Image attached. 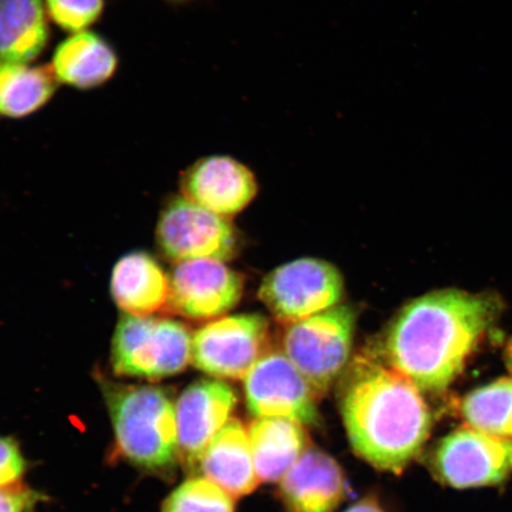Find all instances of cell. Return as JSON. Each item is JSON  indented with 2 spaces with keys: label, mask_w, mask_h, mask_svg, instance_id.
<instances>
[{
  "label": "cell",
  "mask_w": 512,
  "mask_h": 512,
  "mask_svg": "<svg viewBox=\"0 0 512 512\" xmlns=\"http://www.w3.org/2000/svg\"><path fill=\"white\" fill-rule=\"evenodd\" d=\"M495 316L492 300L443 290L407 304L390 325L384 351L390 367L424 392H444Z\"/></svg>",
  "instance_id": "obj_1"
},
{
  "label": "cell",
  "mask_w": 512,
  "mask_h": 512,
  "mask_svg": "<svg viewBox=\"0 0 512 512\" xmlns=\"http://www.w3.org/2000/svg\"><path fill=\"white\" fill-rule=\"evenodd\" d=\"M341 396L352 448L376 469L401 473L419 456L432 430L421 390L393 367L360 358Z\"/></svg>",
  "instance_id": "obj_2"
},
{
  "label": "cell",
  "mask_w": 512,
  "mask_h": 512,
  "mask_svg": "<svg viewBox=\"0 0 512 512\" xmlns=\"http://www.w3.org/2000/svg\"><path fill=\"white\" fill-rule=\"evenodd\" d=\"M105 395L121 454L146 470L174 465L178 431L176 403L169 393L159 387L108 384Z\"/></svg>",
  "instance_id": "obj_3"
},
{
  "label": "cell",
  "mask_w": 512,
  "mask_h": 512,
  "mask_svg": "<svg viewBox=\"0 0 512 512\" xmlns=\"http://www.w3.org/2000/svg\"><path fill=\"white\" fill-rule=\"evenodd\" d=\"M192 336L177 320L125 315L114 331V373L137 379L174 376L191 361Z\"/></svg>",
  "instance_id": "obj_4"
},
{
  "label": "cell",
  "mask_w": 512,
  "mask_h": 512,
  "mask_svg": "<svg viewBox=\"0 0 512 512\" xmlns=\"http://www.w3.org/2000/svg\"><path fill=\"white\" fill-rule=\"evenodd\" d=\"M355 325V312L348 305H337L288 325L284 354L310 383L318 398L328 392L347 367Z\"/></svg>",
  "instance_id": "obj_5"
},
{
  "label": "cell",
  "mask_w": 512,
  "mask_h": 512,
  "mask_svg": "<svg viewBox=\"0 0 512 512\" xmlns=\"http://www.w3.org/2000/svg\"><path fill=\"white\" fill-rule=\"evenodd\" d=\"M341 272L330 262L304 258L275 268L262 280L259 298L283 323H296L339 305Z\"/></svg>",
  "instance_id": "obj_6"
},
{
  "label": "cell",
  "mask_w": 512,
  "mask_h": 512,
  "mask_svg": "<svg viewBox=\"0 0 512 512\" xmlns=\"http://www.w3.org/2000/svg\"><path fill=\"white\" fill-rule=\"evenodd\" d=\"M270 325L258 313L221 317L192 336L191 362L216 379L245 380L267 354Z\"/></svg>",
  "instance_id": "obj_7"
},
{
  "label": "cell",
  "mask_w": 512,
  "mask_h": 512,
  "mask_svg": "<svg viewBox=\"0 0 512 512\" xmlns=\"http://www.w3.org/2000/svg\"><path fill=\"white\" fill-rule=\"evenodd\" d=\"M157 243L166 258L175 262L217 260L226 262L236 251L232 222L178 197L163 210L157 226Z\"/></svg>",
  "instance_id": "obj_8"
},
{
  "label": "cell",
  "mask_w": 512,
  "mask_h": 512,
  "mask_svg": "<svg viewBox=\"0 0 512 512\" xmlns=\"http://www.w3.org/2000/svg\"><path fill=\"white\" fill-rule=\"evenodd\" d=\"M431 465L434 475L457 489L504 482L512 472V440L459 428L440 440Z\"/></svg>",
  "instance_id": "obj_9"
},
{
  "label": "cell",
  "mask_w": 512,
  "mask_h": 512,
  "mask_svg": "<svg viewBox=\"0 0 512 512\" xmlns=\"http://www.w3.org/2000/svg\"><path fill=\"white\" fill-rule=\"evenodd\" d=\"M243 381L247 407L256 418H285L303 425L318 420V396L284 352L268 351Z\"/></svg>",
  "instance_id": "obj_10"
},
{
  "label": "cell",
  "mask_w": 512,
  "mask_h": 512,
  "mask_svg": "<svg viewBox=\"0 0 512 512\" xmlns=\"http://www.w3.org/2000/svg\"><path fill=\"white\" fill-rule=\"evenodd\" d=\"M243 279L217 260L179 262L170 278V309L192 320L219 318L241 300Z\"/></svg>",
  "instance_id": "obj_11"
},
{
  "label": "cell",
  "mask_w": 512,
  "mask_h": 512,
  "mask_svg": "<svg viewBox=\"0 0 512 512\" xmlns=\"http://www.w3.org/2000/svg\"><path fill=\"white\" fill-rule=\"evenodd\" d=\"M238 402L232 387L220 380L192 383L176 402L178 452L190 465L200 463L206 448L230 420Z\"/></svg>",
  "instance_id": "obj_12"
},
{
  "label": "cell",
  "mask_w": 512,
  "mask_h": 512,
  "mask_svg": "<svg viewBox=\"0 0 512 512\" xmlns=\"http://www.w3.org/2000/svg\"><path fill=\"white\" fill-rule=\"evenodd\" d=\"M184 197L224 217L240 213L252 202L258 185L247 166L228 156L198 160L185 172Z\"/></svg>",
  "instance_id": "obj_13"
},
{
  "label": "cell",
  "mask_w": 512,
  "mask_h": 512,
  "mask_svg": "<svg viewBox=\"0 0 512 512\" xmlns=\"http://www.w3.org/2000/svg\"><path fill=\"white\" fill-rule=\"evenodd\" d=\"M280 494L291 512H332L345 497L341 466L318 448H307L280 480Z\"/></svg>",
  "instance_id": "obj_14"
},
{
  "label": "cell",
  "mask_w": 512,
  "mask_h": 512,
  "mask_svg": "<svg viewBox=\"0 0 512 512\" xmlns=\"http://www.w3.org/2000/svg\"><path fill=\"white\" fill-rule=\"evenodd\" d=\"M50 67L60 85L91 91L114 78L119 56L105 37L86 30L70 34L56 47Z\"/></svg>",
  "instance_id": "obj_15"
},
{
  "label": "cell",
  "mask_w": 512,
  "mask_h": 512,
  "mask_svg": "<svg viewBox=\"0 0 512 512\" xmlns=\"http://www.w3.org/2000/svg\"><path fill=\"white\" fill-rule=\"evenodd\" d=\"M204 477L234 498L252 494L261 480L256 473L248 428L230 419L200 459Z\"/></svg>",
  "instance_id": "obj_16"
},
{
  "label": "cell",
  "mask_w": 512,
  "mask_h": 512,
  "mask_svg": "<svg viewBox=\"0 0 512 512\" xmlns=\"http://www.w3.org/2000/svg\"><path fill=\"white\" fill-rule=\"evenodd\" d=\"M111 291L115 304L126 315L151 317L168 305L170 279L151 255L134 252L114 266Z\"/></svg>",
  "instance_id": "obj_17"
},
{
  "label": "cell",
  "mask_w": 512,
  "mask_h": 512,
  "mask_svg": "<svg viewBox=\"0 0 512 512\" xmlns=\"http://www.w3.org/2000/svg\"><path fill=\"white\" fill-rule=\"evenodd\" d=\"M50 19L44 0H0V63L30 64L47 49Z\"/></svg>",
  "instance_id": "obj_18"
},
{
  "label": "cell",
  "mask_w": 512,
  "mask_h": 512,
  "mask_svg": "<svg viewBox=\"0 0 512 512\" xmlns=\"http://www.w3.org/2000/svg\"><path fill=\"white\" fill-rule=\"evenodd\" d=\"M261 482H280L309 448L303 424L285 418H258L248 427Z\"/></svg>",
  "instance_id": "obj_19"
},
{
  "label": "cell",
  "mask_w": 512,
  "mask_h": 512,
  "mask_svg": "<svg viewBox=\"0 0 512 512\" xmlns=\"http://www.w3.org/2000/svg\"><path fill=\"white\" fill-rule=\"evenodd\" d=\"M59 85L50 66L0 63V117L22 119L41 111Z\"/></svg>",
  "instance_id": "obj_20"
},
{
  "label": "cell",
  "mask_w": 512,
  "mask_h": 512,
  "mask_svg": "<svg viewBox=\"0 0 512 512\" xmlns=\"http://www.w3.org/2000/svg\"><path fill=\"white\" fill-rule=\"evenodd\" d=\"M462 415L473 430L512 440V379L492 382L467 395Z\"/></svg>",
  "instance_id": "obj_21"
},
{
  "label": "cell",
  "mask_w": 512,
  "mask_h": 512,
  "mask_svg": "<svg viewBox=\"0 0 512 512\" xmlns=\"http://www.w3.org/2000/svg\"><path fill=\"white\" fill-rule=\"evenodd\" d=\"M235 498L206 477L188 479L166 498L163 512H234Z\"/></svg>",
  "instance_id": "obj_22"
},
{
  "label": "cell",
  "mask_w": 512,
  "mask_h": 512,
  "mask_svg": "<svg viewBox=\"0 0 512 512\" xmlns=\"http://www.w3.org/2000/svg\"><path fill=\"white\" fill-rule=\"evenodd\" d=\"M48 16L56 27L69 34L86 31L104 15L105 0H44Z\"/></svg>",
  "instance_id": "obj_23"
},
{
  "label": "cell",
  "mask_w": 512,
  "mask_h": 512,
  "mask_svg": "<svg viewBox=\"0 0 512 512\" xmlns=\"http://www.w3.org/2000/svg\"><path fill=\"white\" fill-rule=\"evenodd\" d=\"M24 470V458L15 441L0 437V489L14 485Z\"/></svg>",
  "instance_id": "obj_24"
},
{
  "label": "cell",
  "mask_w": 512,
  "mask_h": 512,
  "mask_svg": "<svg viewBox=\"0 0 512 512\" xmlns=\"http://www.w3.org/2000/svg\"><path fill=\"white\" fill-rule=\"evenodd\" d=\"M42 496L22 485L0 489V512H34Z\"/></svg>",
  "instance_id": "obj_25"
},
{
  "label": "cell",
  "mask_w": 512,
  "mask_h": 512,
  "mask_svg": "<svg viewBox=\"0 0 512 512\" xmlns=\"http://www.w3.org/2000/svg\"><path fill=\"white\" fill-rule=\"evenodd\" d=\"M345 512H383V510L373 498H367L355 505H352V507Z\"/></svg>",
  "instance_id": "obj_26"
},
{
  "label": "cell",
  "mask_w": 512,
  "mask_h": 512,
  "mask_svg": "<svg viewBox=\"0 0 512 512\" xmlns=\"http://www.w3.org/2000/svg\"><path fill=\"white\" fill-rule=\"evenodd\" d=\"M507 363H508V367L512 373V339H511V342L509 343L508 349H507Z\"/></svg>",
  "instance_id": "obj_27"
},
{
  "label": "cell",
  "mask_w": 512,
  "mask_h": 512,
  "mask_svg": "<svg viewBox=\"0 0 512 512\" xmlns=\"http://www.w3.org/2000/svg\"><path fill=\"white\" fill-rule=\"evenodd\" d=\"M164 2L172 3V4H184L194 2V0H164Z\"/></svg>",
  "instance_id": "obj_28"
}]
</instances>
